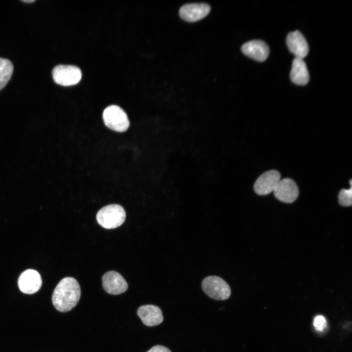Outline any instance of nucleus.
<instances>
[{
	"instance_id": "1",
	"label": "nucleus",
	"mask_w": 352,
	"mask_h": 352,
	"mask_svg": "<svg viewBox=\"0 0 352 352\" xmlns=\"http://www.w3.org/2000/svg\"><path fill=\"white\" fill-rule=\"evenodd\" d=\"M81 288L74 278L66 277L62 279L55 288L52 302L58 311L65 312L71 310L78 303Z\"/></svg>"
},
{
	"instance_id": "2",
	"label": "nucleus",
	"mask_w": 352,
	"mask_h": 352,
	"mask_svg": "<svg viewBox=\"0 0 352 352\" xmlns=\"http://www.w3.org/2000/svg\"><path fill=\"white\" fill-rule=\"evenodd\" d=\"M126 212L122 206L117 204L106 205L100 209L96 215L97 222L108 229L117 228L125 220Z\"/></svg>"
},
{
	"instance_id": "3",
	"label": "nucleus",
	"mask_w": 352,
	"mask_h": 352,
	"mask_svg": "<svg viewBox=\"0 0 352 352\" xmlns=\"http://www.w3.org/2000/svg\"><path fill=\"white\" fill-rule=\"evenodd\" d=\"M103 118L106 126L116 132H124L130 125L127 114L116 105L107 107L103 111Z\"/></svg>"
},
{
	"instance_id": "4",
	"label": "nucleus",
	"mask_w": 352,
	"mask_h": 352,
	"mask_svg": "<svg viewBox=\"0 0 352 352\" xmlns=\"http://www.w3.org/2000/svg\"><path fill=\"white\" fill-rule=\"evenodd\" d=\"M203 291L210 298L216 300H224L231 294V289L228 284L222 278L216 276H209L202 282Z\"/></svg>"
},
{
	"instance_id": "5",
	"label": "nucleus",
	"mask_w": 352,
	"mask_h": 352,
	"mask_svg": "<svg viewBox=\"0 0 352 352\" xmlns=\"http://www.w3.org/2000/svg\"><path fill=\"white\" fill-rule=\"evenodd\" d=\"M52 75L56 83L69 86L79 83L82 77V72L75 66L59 65L53 68Z\"/></svg>"
},
{
	"instance_id": "6",
	"label": "nucleus",
	"mask_w": 352,
	"mask_h": 352,
	"mask_svg": "<svg viewBox=\"0 0 352 352\" xmlns=\"http://www.w3.org/2000/svg\"><path fill=\"white\" fill-rule=\"evenodd\" d=\"M281 175L276 170H271L264 172L256 180L254 190L259 195H266L273 192L281 180Z\"/></svg>"
},
{
	"instance_id": "7",
	"label": "nucleus",
	"mask_w": 352,
	"mask_h": 352,
	"mask_svg": "<svg viewBox=\"0 0 352 352\" xmlns=\"http://www.w3.org/2000/svg\"><path fill=\"white\" fill-rule=\"evenodd\" d=\"M102 286L108 293L118 295L125 292L128 285L120 274L115 271L106 272L102 278Z\"/></svg>"
},
{
	"instance_id": "8",
	"label": "nucleus",
	"mask_w": 352,
	"mask_h": 352,
	"mask_svg": "<svg viewBox=\"0 0 352 352\" xmlns=\"http://www.w3.org/2000/svg\"><path fill=\"white\" fill-rule=\"evenodd\" d=\"M273 193L275 197L279 200L286 203H292L298 198L299 190L292 179L285 178L279 181Z\"/></svg>"
},
{
	"instance_id": "9",
	"label": "nucleus",
	"mask_w": 352,
	"mask_h": 352,
	"mask_svg": "<svg viewBox=\"0 0 352 352\" xmlns=\"http://www.w3.org/2000/svg\"><path fill=\"white\" fill-rule=\"evenodd\" d=\"M210 9V6L205 3H186L180 8L179 15L186 21L195 22L206 16Z\"/></svg>"
},
{
	"instance_id": "10",
	"label": "nucleus",
	"mask_w": 352,
	"mask_h": 352,
	"mask_svg": "<svg viewBox=\"0 0 352 352\" xmlns=\"http://www.w3.org/2000/svg\"><path fill=\"white\" fill-rule=\"evenodd\" d=\"M20 290L25 294H33L37 292L42 286L40 274L33 269H27L20 275L18 279Z\"/></svg>"
},
{
	"instance_id": "11",
	"label": "nucleus",
	"mask_w": 352,
	"mask_h": 352,
	"mask_svg": "<svg viewBox=\"0 0 352 352\" xmlns=\"http://www.w3.org/2000/svg\"><path fill=\"white\" fill-rule=\"evenodd\" d=\"M289 51L296 58L303 59L308 52V45L304 36L298 31L290 32L286 39Z\"/></svg>"
},
{
	"instance_id": "12",
	"label": "nucleus",
	"mask_w": 352,
	"mask_h": 352,
	"mask_svg": "<svg viewBox=\"0 0 352 352\" xmlns=\"http://www.w3.org/2000/svg\"><path fill=\"white\" fill-rule=\"evenodd\" d=\"M241 50L245 55L259 62L265 60L269 52L268 45L261 40L247 42L242 45Z\"/></svg>"
},
{
	"instance_id": "13",
	"label": "nucleus",
	"mask_w": 352,
	"mask_h": 352,
	"mask_svg": "<svg viewBox=\"0 0 352 352\" xmlns=\"http://www.w3.org/2000/svg\"><path fill=\"white\" fill-rule=\"evenodd\" d=\"M137 313L143 324L148 326H154L160 324L163 320L160 308L153 305L140 306Z\"/></svg>"
},
{
	"instance_id": "14",
	"label": "nucleus",
	"mask_w": 352,
	"mask_h": 352,
	"mask_svg": "<svg viewBox=\"0 0 352 352\" xmlns=\"http://www.w3.org/2000/svg\"><path fill=\"white\" fill-rule=\"evenodd\" d=\"M291 80L298 85H305L309 81V76L305 62L302 59L295 58L292 62L290 73Z\"/></svg>"
},
{
	"instance_id": "15",
	"label": "nucleus",
	"mask_w": 352,
	"mask_h": 352,
	"mask_svg": "<svg viewBox=\"0 0 352 352\" xmlns=\"http://www.w3.org/2000/svg\"><path fill=\"white\" fill-rule=\"evenodd\" d=\"M13 69V65L10 60L0 58V90L11 78Z\"/></svg>"
},
{
	"instance_id": "16",
	"label": "nucleus",
	"mask_w": 352,
	"mask_h": 352,
	"mask_svg": "<svg viewBox=\"0 0 352 352\" xmlns=\"http://www.w3.org/2000/svg\"><path fill=\"white\" fill-rule=\"evenodd\" d=\"M351 187L349 189H342L338 194V201L343 206L352 205V179L350 181Z\"/></svg>"
},
{
	"instance_id": "17",
	"label": "nucleus",
	"mask_w": 352,
	"mask_h": 352,
	"mask_svg": "<svg viewBox=\"0 0 352 352\" xmlns=\"http://www.w3.org/2000/svg\"><path fill=\"white\" fill-rule=\"evenodd\" d=\"M313 325L317 330L322 331L326 328L327 322L324 316L317 315L314 319Z\"/></svg>"
},
{
	"instance_id": "18",
	"label": "nucleus",
	"mask_w": 352,
	"mask_h": 352,
	"mask_svg": "<svg viewBox=\"0 0 352 352\" xmlns=\"http://www.w3.org/2000/svg\"><path fill=\"white\" fill-rule=\"evenodd\" d=\"M147 352H171L170 350L163 346L156 345L152 347Z\"/></svg>"
},
{
	"instance_id": "19",
	"label": "nucleus",
	"mask_w": 352,
	"mask_h": 352,
	"mask_svg": "<svg viewBox=\"0 0 352 352\" xmlns=\"http://www.w3.org/2000/svg\"><path fill=\"white\" fill-rule=\"evenodd\" d=\"M35 1V0H22V1H23V2H29V3L33 2H34Z\"/></svg>"
}]
</instances>
